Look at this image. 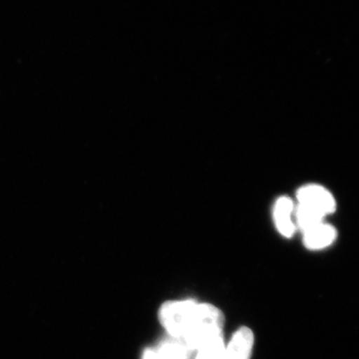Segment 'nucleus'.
I'll return each mask as SVG.
<instances>
[{
	"label": "nucleus",
	"instance_id": "20e7f679",
	"mask_svg": "<svg viewBox=\"0 0 359 359\" xmlns=\"http://www.w3.org/2000/svg\"><path fill=\"white\" fill-rule=\"evenodd\" d=\"M295 205L289 197H280L273 207V222L276 230L285 238L294 236L297 226L294 219Z\"/></svg>",
	"mask_w": 359,
	"mask_h": 359
},
{
	"label": "nucleus",
	"instance_id": "1a4fd4ad",
	"mask_svg": "<svg viewBox=\"0 0 359 359\" xmlns=\"http://www.w3.org/2000/svg\"><path fill=\"white\" fill-rule=\"evenodd\" d=\"M195 359H226V344L223 337L212 340L198 349Z\"/></svg>",
	"mask_w": 359,
	"mask_h": 359
},
{
	"label": "nucleus",
	"instance_id": "0eeeda50",
	"mask_svg": "<svg viewBox=\"0 0 359 359\" xmlns=\"http://www.w3.org/2000/svg\"><path fill=\"white\" fill-rule=\"evenodd\" d=\"M161 359H189L190 358V349L186 346L185 342L180 339H169L163 340L159 346L155 347Z\"/></svg>",
	"mask_w": 359,
	"mask_h": 359
},
{
	"label": "nucleus",
	"instance_id": "f03ea898",
	"mask_svg": "<svg viewBox=\"0 0 359 359\" xmlns=\"http://www.w3.org/2000/svg\"><path fill=\"white\" fill-rule=\"evenodd\" d=\"M198 304L199 302L194 299L169 301L162 304L159 311V320L170 337L183 339L195 316Z\"/></svg>",
	"mask_w": 359,
	"mask_h": 359
},
{
	"label": "nucleus",
	"instance_id": "9d476101",
	"mask_svg": "<svg viewBox=\"0 0 359 359\" xmlns=\"http://www.w3.org/2000/svg\"><path fill=\"white\" fill-rule=\"evenodd\" d=\"M142 359H161L156 348H147L144 351Z\"/></svg>",
	"mask_w": 359,
	"mask_h": 359
},
{
	"label": "nucleus",
	"instance_id": "7ed1b4c3",
	"mask_svg": "<svg viewBox=\"0 0 359 359\" xmlns=\"http://www.w3.org/2000/svg\"><path fill=\"white\" fill-rule=\"evenodd\" d=\"M297 199L299 204L313 208L325 217L337 209V202L332 194L320 185L302 187L297 191Z\"/></svg>",
	"mask_w": 359,
	"mask_h": 359
},
{
	"label": "nucleus",
	"instance_id": "39448f33",
	"mask_svg": "<svg viewBox=\"0 0 359 359\" xmlns=\"http://www.w3.org/2000/svg\"><path fill=\"white\" fill-rule=\"evenodd\" d=\"M254 342L252 330L245 327L238 328L226 346V359H250Z\"/></svg>",
	"mask_w": 359,
	"mask_h": 359
},
{
	"label": "nucleus",
	"instance_id": "423d86ee",
	"mask_svg": "<svg viewBox=\"0 0 359 359\" xmlns=\"http://www.w3.org/2000/svg\"><path fill=\"white\" fill-rule=\"evenodd\" d=\"M337 238V230L325 222L304 231V244L309 250H318L330 247Z\"/></svg>",
	"mask_w": 359,
	"mask_h": 359
},
{
	"label": "nucleus",
	"instance_id": "f257e3e1",
	"mask_svg": "<svg viewBox=\"0 0 359 359\" xmlns=\"http://www.w3.org/2000/svg\"><path fill=\"white\" fill-rule=\"evenodd\" d=\"M224 323V314L217 306L199 304L182 340L191 351H197L205 344L222 337Z\"/></svg>",
	"mask_w": 359,
	"mask_h": 359
},
{
	"label": "nucleus",
	"instance_id": "6e6552de",
	"mask_svg": "<svg viewBox=\"0 0 359 359\" xmlns=\"http://www.w3.org/2000/svg\"><path fill=\"white\" fill-rule=\"evenodd\" d=\"M325 215L321 214L318 210L313 208L308 207L306 205L297 204L294 210V222L297 228L304 233V231L318 226V224L323 223Z\"/></svg>",
	"mask_w": 359,
	"mask_h": 359
}]
</instances>
